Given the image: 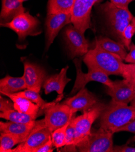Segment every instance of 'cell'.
I'll return each instance as SVG.
<instances>
[{
	"label": "cell",
	"instance_id": "cell-1",
	"mask_svg": "<svg viewBox=\"0 0 135 152\" xmlns=\"http://www.w3.org/2000/svg\"><path fill=\"white\" fill-rule=\"evenodd\" d=\"M135 118V107L111 100L100 115L101 127L115 133Z\"/></svg>",
	"mask_w": 135,
	"mask_h": 152
},
{
	"label": "cell",
	"instance_id": "cell-2",
	"mask_svg": "<svg viewBox=\"0 0 135 152\" xmlns=\"http://www.w3.org/2000/svg\"><path fill=\"white\" fill-rule=\"evenodd\" d=\"M83 61L88 69L98 70L108 75H123V60L119 56L98 48L89 50L84 56Z\"/></svg>",
	"mask_w": 135,
	"mask_h": 152
},
{
	"label": "cell",
	"instance_id": "cell-3",
	"mask_svg": "<svg viewBox=\"0 0 135 152\" xmlns=\"http://www.w3.org/2000/svg\"><path fill=\"white\" fill-rule=\"evenodd\" d=\"M113 133L100 127L92 130L86 138L76 145L80 152H112L113 151Z\"/></svg>",
	"mask_w": 135,
	"mask_h": 152
},
{
	"label": "cell",
	"instance_id": "cell-4",
	"mask_svg": "<svg viewBox=\"0 0 135 152\" xmlns=\"http://www.w3.org/2000/svg\"><path fill=\"white\" fill-rule=\"evenodd\" d=\"M42 110L45 115V123L52 133L69 123L75 113L67 105L63 103L47 102Z\"/></svg>",
	"mask_w": 135,
	"mask_h": 152
},
{
	"label": "cell",
	"instance_id": "cell-5",
	"mask_svg": "<svg viewBox=\"0 0 135 152\" xmlns=\"http://www.w3.org/2000/svg\"><path fill=\"white\" fill-rule=\"evenodd\" d=\"M1 27L12 30L17 34L20 41L25 40L28 36H36L41 33L39 20L28 11L19 15L9 23L1 24Z\"/></svg>",
	"mask_w": 135,
	"mask_h": 152
},
{
	"label": "cell",
	"instance_id": "cell-6",
	"mask_svg": "<svg viewBox=\"0 0 135 152\" xmlns=\"http://www.w3.org/2000/svg\"><path fill=\"white\" fill-rule=\"evenodd\" d=\"M52 138V132L45 123L44 119L36 121L35 127L26 140L9 152H35Z\"/></svg>",
	"mask_w": 135,
	"mask_h": 152
},
{
	"label": "cell",
	"instance_id": "cell-7",
	"mask_svg": "<svg viewBox=\"0 0 135 152\" xmlns=\"http://www.w3.org/2000/svg\"><path fill=\"white\" fill-rule=\"evenodd\" d=\"M106 105L103 103L98 102L91 109L84 112L81 115L72 118V121L75 130L74 145H76L90 134L92 124L100 116Z\"/></svg>",
	"mask_w": 135,
	"mask_h": 152
},
{
	"label": "cell",
	"instance_id": "cell-8",
	"mask_svg": "<svg viewBox=\"0 0 135 152\" xmlns=\"http://www.w3.org/2000/svg\"><path fill=\"white\" fill-rule=\"evenodd\" d=\"M102 10L106 15L113 32L121 41L123 33L131 23L133 15L128 9L117 7L110 2L103 4Z\"/></svg>",
	"mask_w": 135,
	"mask_h": 152
},
{
	"label": "cell",
	"instance_id": "cell-9",
	"mask_svg": "<svg viewBox=\"0 0 135 152\" xmlns=\"http://www.w3.org/2000/svg\"><path fill=\"white\" fill-rule=\"evenodd\" d=\"M74 63L77 70V78L73 89L69 95H73L78 93L79 91L84 88L88 83L90 81H96L106 86L107 87H113L114 81H112L109 75L104 72L92 69H88L87 73H85L81 69V60L80 59H74Z\"/></svg>",
	"mask_w": 135,
	"mask_h": 152
},
{
	"label": "cell",
	"instance_id": "cell-10",
	"mask_svg": "<svg viewBox=\"0 0 135 152\" xmlns=\"http://www.w3.org/2000/svg\"><path fill=\"white\" fill-rule=\"evenodd\" d=\"M99 0H74L71 12L72 24L84 34L90 27L91 12L94 4Z\"/></svg>",
	"mask_w": 135,
	"mask_h": 152
},
{
	"label": "cell",
	"instance_id": "cell-11",
	"mask_svg": "<svg viewBox=\"0 0 135 152\" xmlns=\"http://www.w3.org/2000/svg\"><path fill=\"white\" fill-rule=\"evenodd\" d=\"M70 58L84 56L89 50V42L82 34L73 24L69 26L64 32Z\"/></svg>",
	"mask_w": 135,
	"mask_h": 152
},
{
	"label": "cell",
	"instance_id": "cell-12",
	"mask_svg": "<svg viewBox=\"0 0 135 152\" xmlns=\"http://www.w3.org/2000/svg\"><path fill=\"white\" fill-rule=\"evenodd\" d=\"M24 75L27 89L39 93L44 82L47 78V73L43 67L36 64L24 61Z\"/></svg>",
	"mask_w": 135,
	"mask_h": 152
},
{
	"label": "cell",
	"instance_id": "cell-13",
	"mask_svg": "<svg viewBox=\"0 0 135 152\" xmlns=\"http://www.w3.org/2000/svg\"><path fill=\"white\" fill-rule=\"evenodd\" d=\"M71 13L48 14L46 20V49L48 50L59 32L66 25L72 23Z\"/></svg>",
	"mask_w": 135,
	"mask_h": 152
},
{
	"label": "cell",
	"instance_id": "cell-14",
	"mask_svg": "<svg viewBox=\"0 0 135 152\" xmlns=\"http://www.w3.org/2000/svg\"><path fill=\"white\" fill-rule=\"evenodd\" d=\"M98 102L95 95L84 87L75 95L67 98L62 103L67 105L74 113H76L79 111L85 112L93 107Z\"/></svg>",
	"mask_w": 135,
	"mask_h": 152
},
{
	"label": "cell",
	"instance_id": "cell-15",
	"mask_svg": "<svg viewBox=\"0 0 135 152\" xmlns=\"http://www.w3.org/2000/svg\"><path fill=\"white\" fill-rule=\"evenodd\" d=\"M107 94L112 100L128 104L135 96V86L126 79L117 80L114 81L113 87H107Z\"/></svg>",
	"mask_w": 135,
	"mask_h": 152
},
{
	"label": "cell",
	"instance_id": "cell-16",
	"mask_svg": "<svg viewBox=\"0 0 135 152\" xmlns=\"http://www.w3.org/2000/svg\"><path fill=\"white\" fill-rule=\"evenodd\" d=\"M68 69L69 67L67 66L62 69L59 73L47 77L42 85L46 95H48L54 91H56L59 95L63 94L65 87L71 81V79L67 77Z\"/></svg>",
	"mask_w": 135,
	"mask_h": 152
},
{
	"label": "cell",
	"instance_id": "cell-17",
	"mask_svg": "<svg viewBox=\"0 0 135 152\" xmlns=\"http://www.w3.org/2000/svg\"><path fill=\"white\" fill-rule=\"evenodd\" d=\"M36 121L29 123H18L9 121L0 122V131L3 133H9L14 134L21 141H25L35 127Z\"/></svg>",
	"mask_w": 135,
	"mask_h": 152
},
{
	"label": "cell",
	"instance_id": "cell-18",
	"mask_svg": "<svg viewBox=\"0 0 135 152\" xmlns=\"http://www.w3.org/2000/svg\"><path fill=\"white\" fill-rule=\"evenodd\" d=\"M21 0H2V8L0 13L1 24L10 22L19 15L26 12Z\"/></svg>",
	"mask_w": 135,
	"mask_h": 152
},
{
	"label": "cell",
	"instance_id": "cell-19",
	"mask_svg": "<svg viewBox=\"0 0 135 152\" xmlns=\"http://www.w3.org/2000/svg\"><path fill=\"white\" fill-rule=\"evenodd\" d=\"M94 45L95 48H100L119 56L123 60H125L127 55L126 47L123 43L115 41L107 37H100L96 39Z\"/></svg>",
	"mask_w": 135,
	"mask_h": 152
},
{
	"label": "cell",
	"instance_id": "cell-20",
	"mask_svg": "<svg viewBox=\"0 0 135 152\" xmlns=\"http://www.w3.org/2000/svg\"><path fill=\"white\" fill-rule=\"evenodd\" d=\"M3 95L9 98L13 102L15 110L26 114L38 116L39 109L41 108L36 104L26 98L13 94H4Z\"/></svg>",
	"mask_w": 135,
	"mask_h": 152
},
{
	"label": "cell",
	"instance_id": "cell-21",
	"mask_svg": "<svg viewBox=\"0 0 135 152\" xmlns=\"http://www.w3.org/2000/svg\"><path fill=\"white\" fill-rule=\"evenodd\" d=\"M24 89H27V86L23 76L21 77H12L7 75L0 80V92L2 95L13 94Z\"/></svg>",
	"mask_w": 135,
	"mask_h": 152
},
{
	"label": "cell",
	"instance_id": "cell-22",
	"mask_svg": "<svg viewBox=\"0 0 135 152\" xmlns=\"http://www.w3.org/2000/svg\"><path fill=\"white\" fill-rule=\"evenodd\" d=\"M0 117L9 121H12V122L18 123H29L35 121L37 116L26 114L14 109L6 112H1Z\"/></svg>",
	"mask_w": 135,
	"mask_h": 152
},
{
	"label": "cell",
	"instance_id": "cell-23",
	"mask_svg": "<svg viewBox=\"0 0 135 152\" xmlns=\"http://www.w3.org/2000/svg\"><path fill=\"white\" fill-rule=\"evenodd\" d=\"M74 0H49L47 15L53 13H71Z\"/></svg>",
	"mask_w": 135,
	"mask_h": 152
},
{
	"label": "cell",
	"instance_id": "cell-24",
	"mask_svg": "<svg viewBox=\"0 0 135 152\" xmlns=\"http://www.w3.org/2000/svg\"><path fill=\"white\" fill-rule=\"evenodd\" d=\"M21 143V141L13 134L1 132L0 135V151L9 152L10 150L17 144Z\"/></svg>",
	"mask_w": 135,
	"mask_h": 152
},
{
	"label": "cell",
	"instance_id": "cell-25",
	"mask_svg": "<svg viewBox=\"0 0 135 152\" xmlns=\"http://www.w3.org/2000/svg\"><path fill=\"white\" fill-rule=\"evenodd\" d=\"M13 95L19 96H22L31 100V101L36 104L41 109H42L43 107L47 104L46 101L42 99L38 92H35L34 90H31L29 89L20 91V92H18L17 93L13 94Z\"/></svg>",
	"mask_w": 135,
	"mask_h": 152
},
{
	"label": "cell",
	"instance_id": "cell-26",
	"mask_svg": "<svg viewBox=\"0 0 135 152\" xmlns=\"http://www.w3.org/2000/svg\"><path fill=\"white\" fill-rule=\"evenodd\" d=\"M70 122L65 126L57 129L52 133V140L54 147L56 148H60L64 146L66 130Z\"/></svg>",
	"mask_w": 135,
	"mask_h": 152
},
{
	"label": "cell",
	"instance_id": "cell-27",
	"mask_svg": "<svg viewBox=\"0 0 135 152\" xmlns=\"http://www.w3.org/2000/svg\"><path fill=\"white\" fill-rule=\"evenodd\" d=\"M135 34V27L132 23L128 25L125 28L122 35L121 42L124 46L130 50V45L131 44V39Z\"/></svg>",
	"mask_w": 135,
	"mask_h": 152
},
{
	"label": "cell",
	"instance_id": "cell-28",
	"mask_svg": "<svg viewBox=\"0 0 135 152\" xmlns=\"http://www.w3.org/2000/svg\"><path fill=\"white\" fill-rule=\"evenodd\" d=\"M122 77L135 86V64H124Z\"/></svg>",
	"mask_w": 135,
	"mask_h": 152
},
{
	"label": "cell",
	"instance_id": "cell-29",
	"mask_svg": "<svg viewBox=\"0 0 135 152\" xmlns=\"http://www.w3.org/2000/svg\"><path fill=\"white\" fill-rule=\"evenodd\" d=\"M74 136H75V130H74V125L71 120L66 130L64 146L69 145H74Z\"/></svg>",
	"mask_w": 135,
	"mask_h": 152
},
{
	"label": "cell",
	"instance_id": "cell-30",
	"mask_svg": "<svg viewBox=\"0 0 135 152\" xmlns=\"http://www.w3.org/2000/svg\"><path fill=\"white\" fill-rule=\"evenodd\" d=\"M14 104L11 100L3 98L2 96L0 97V111L6 112L10 110H14Z\"/></svg>",
	"mask_w": 135,
	"mask_h": 152
},
{
	"label": "cell",
	"instance_id": "cell-31",
	"mask_svg": "<svg viewBox=\"0 0 135 152\" xmlns=\"http://www.w3.org/2000/svg\"><path fill=\"white\" fill-rule=\"evenodd\" d=\"M125 61L130 64H135V44H131L130 52L127 53L125 58Z\"/></svg>",
	"mask_w": 135,
	"mask_h": 152
},
{
	"label": "cell",
	"instance_id": "cell-32",
	"mask_svg": "<svg viewBox=\"0 0 135 152\" xmlns=\"http://www.w3.org/2000/svg\"><path fill=\"white\" fill-rule=\"evenodd\" d=\"M53 147H54V145L51 138L46 144H44L42 146L38 148L35 152H53Z\"/></svg>",
	"mask_w": 135,
	"mask_h": 152
},
{
	"label": "cell",
	"instance_id": "cell-33",
	"mask_svg": "<svg viewBox=\"0 0 135 152\" xmlns=\"http://www.w3.org/2000/svg\"><path fill=\"white\" fill-rule=\"evenodd\" d=\"M132 0H110V3L117 7L121 9H128V4Z\"/></svg>",
	"mask_w": 135,
	"mask_h": 152
},
{
	"label": "cell",
	"instance_id": "cell-34",
	"mask_svg": "<svg viewBox=\"0 0 135 152\" xmlns=\"http://www.w3.org/2000/svg\"><path fill=\"white\" fill-rule=\"evenodd\" d=\"M128 132L133 133H135V118L133 120H132L130 123L119 129L116 132Z\"/></svg>",
	"mask_w": 135,
	"mask_h": 152
},
{
	"label": "cell",
	"instance_id": "cell-35",
	"mask_svg": "<svg viewBox=\"0 0 135 152\" xmlns=\"http://www.w3.org/2000/svg\"><path fill=\"white\" fill-rule=\"evenodd\" d=\"M113 151L115 152H135V147H130L127 145H115L113 147Z\"/></svg>",
	"mask_w": 135,
	"mask_h": 152
},
{
	"label": "cell",
	"instance_id": "cell-36",
	"mask_svg": "<svg viewBox=\"0 0 135 152\" xmlns=\"http://www.w3.org/2000/svg\"><path fill=\"white\" fill-rule=\"evenodd\" d=\"M130 105L132 106V107H135V96H134V98H133V99L131 101V102H130Z\"/></svg>",
	"mask_w": 135,
	"mask_h": 152
},
{
	"label": "cell",
	"instance_id": "cell-37",
	"mask_svg": "<svg viewBox=\"0 0 135 152\" xmlns=\"http://www.w3.org/2000/svg\"><path fill=\"white\" fill-rule=\"evenodd\" d=\"M131 23L133 24V25H134V27H135V17H133V20H132V21H131Z\"/></svg>",
	"mask_w": 135,
	"mask_h": 152
},
{
	"label": "cell",
	"instance_id": "cell-38",
	"mask_svg": "<svg viewBox=\"0 0 135 152\" xmlns=\"http://www.w3.org/2000/svg\"><path fill=\"white\" fill-rule=\"evenodd\" d=\"M132 140H133V141H134V142H135V136H134V137H133V138H132Z\"/></svg>",
	"mask_w": 135,
	"mask_h": 152
},
{
	"label": "cell",
	"instance_id": "cell-39",
	"mask_svg": "<svg viewBox=\"0 0 135 152\" xmlns=\"http://www.w3.org/2000/svg\"><path fill=\"white\" fill-rule=\"evenodd\" d=\"M21 1L24 3V2H25V1H28V0H21Z\"/></svg>",
	"mask_w": 135,
	"mask_h": 152
},
{
	"label": "cell",
	"instance_id": "cell-40",
	"mask_svg": "<svg viewBox=\"0 0 135 152\" xmlns=\"http://www.w3.org/2000/svg\"><path fill=\"white\" fill-rule=\"evenodd\" d=\"M132 1H134V0H132Z\"/></svg>",
	"mask_w": 135,
	"mask_h": 152
}]
</instances>
